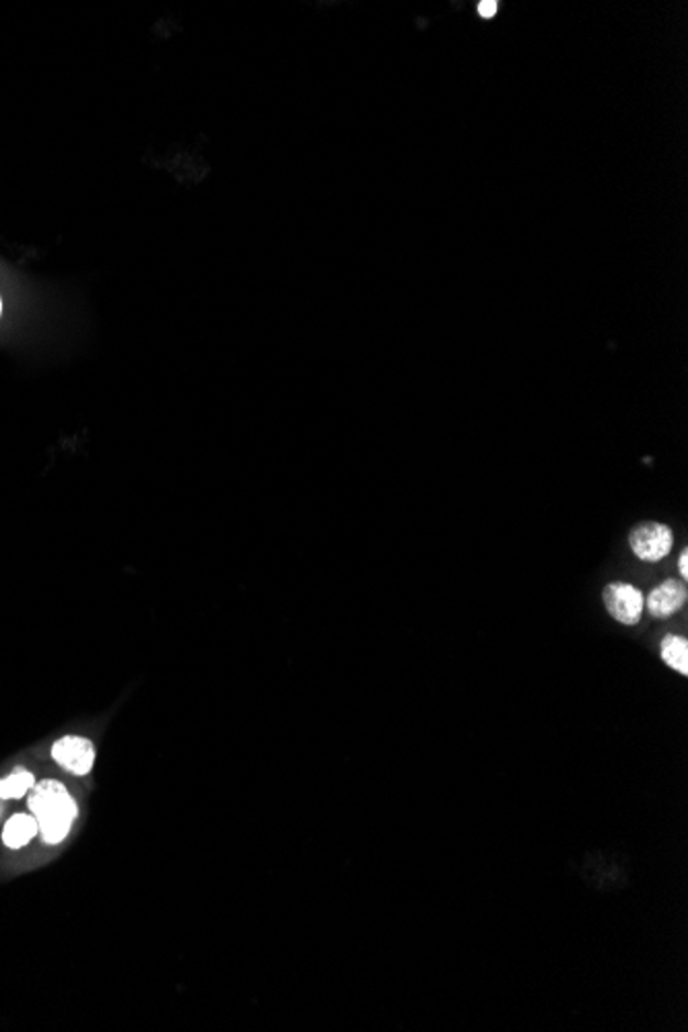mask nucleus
<instances>
[{
    "instance_id": "9b49d317",
    "label": "nucleus",
    "mask_w": 688,
    "mask_h": 1032,
    "mask_svg": "<svg viewBox=\"0 0 688 1032\" xmlns=\"http://www.w3.org/2000/svg\"><path fill=\"white\" fill-rule=\"evenodd\" d=\"M2 802H4V800H2V798H0V812H2Z\"/></svg>"
},
{
    "instance_id": "20e7f679",
    "label": "nucleus",
    "mask_w": 688,
    "mask_h": 1032,
    "mask_svg": "<svg viewBox=\"0 0 688 1032\" xmlns=\"http://www.w3.org/2000/svg\"><path fill=\"white\" fill-rule=\"evenodd\" d=\"M687 598V581L666 579L645 596V610L650 612L652 619L666 621L676 617L685 608Z\"/></svg>"
},
{
    "instance_id": "9d476101",
    "label": "nucleus",
    "mask_w": 688,
    "mask_h": 1032,
    "mask_svg": "<svg viewBox=\"0 0 688 1032\" xmlns=\"http://www.w3.org/2000/svg\"><path fill=\"white\" fill-rule=\"evenodd\" d=\"M678 572H680V577H683V581H687V577H688V551L687 548H683V551H680V555H678Z\"/></svg>"
},
{
    "instance_id": "0eeeda50",
    "label": "nucleus",
    "mask_w": 688,
    "mask_h": 1032,
    "mask_svg": "<svg viewBox=\"0 0 688 1032\" xmlns=\"http://www.w3.org/2000/svg\"><path fill=\"white\" fill-rule=\"evenodd\" d=\"M662 662L680 676H688V640L683 635H666L659 643Z\"/></svg>"
},
{
    "instance_id": "f8f14e48",
    "label": "nucleus",
    "mask_w": 688,
    "mask_h": 1032,
    "mask_svg": "<svg viewBox=\"0 0 688 1032\" xmlns=\"http://www.w3.org/2000/svg\"><path fill=\"white\" fill-rule=\"evenodd\" d=\"M0 315H2V299H0Z\"/></svg>"
},
{
    "instance_id": "1a4fd4ad",
    "label": "nucleus",
    "mask_w": 688,
    "mask_h": 1032,
    "mask_svg": "<svg viewBox=\"0 0 688 1032\" xmlns=\"http://www.w3.org/2000/svg\"><path fill=\"white\" fill-rule=\"evenodd\" d=\"M478 15L482 19H491V16L497 15V2H492V0L478 2Z\"/></svg>"
},
{
    "instance_id": "f257e3e1",
    "label": "nucleus",
    "mask_w": 688,
    "mask_h": 1032,
    "mask_svg": "<svg viewBox=\"0 0 688 1032\" xmlns=\"http://www.w3.org/2000/svg\"><path fill=\"white\" fill-rule=\"evenodd\" d=\"M30 810L37 820L42 839L49 845L63 843L75 819L79 817V806L70 791L56 779L35 781L30 789Z\"/></svg>"
},
{
    "instance_id": "7ed1b4c3",
    "label": "nucleus",
    "mask_w": 688,
    "mask_h": 1032,
    "mask_svg": "<svg viewBox=\"0 0 688 1032\" xmlns=\"http://www.w3.org/2000/svg\"><path fill=\"white\" fill-rule=\"evenodd\" d=\"M602 602L610 619L624 626L640 624L645 612V596L643 591L629 584V581H612L602 591Z\"/></svg>"
},
{
    "instance_id": "423d86ee",
    "label": "nucleus",
    "mask_w": 688,
    "mask_h": 1032,
    "mask_svg": "<svg viewBox=\"0 0 688 1032\" xmlns=\"http://www.w3.org/2000/svg\"><path fill=\"white\" fill-rule=\"evenodd\" d=\"M35 835H40V829L33 814H15L7 820L2 829V841L9 850L25 847Z\"/></svg>"
},
{
    "instance_id": "f03ea898",
    "label": "nucleus",
    "mask_w": 688,
    "mask_h": 1032,
    "mask_svg": "<svg viewBox=\"0 0 688 1032\" xmlns=\"http://www.w3.org/2000/svg\"><path fill=\"white\" fill-rule=\"evenodd\" d=\"M629 546L641 563L654 565L673 553L674 530L670 525L654 520L641 522L629 532Z\"/></svg>"
},
{
    "instance_id": "39448f33",
    "label": "nucleus",
    "mask_w": 688,
    "mask_h": 1032,
    "mask_svg": "<svg viewBox=\"0 0 688 1032\" xmlns=\"http://www.w3.org/2000/svg\"><path fill=\"white\" fill-rule=\"evenodd\" d=\"M52 758L73 775H87L96 763V748L91 740L82 736L60 737L52 746Z\"/></svg>"
},
{
    "instance_id": "6e6552de",
    "label": "nucleus",
    "mask_w": 688,
    "mask_h": 1032,
    "mask_svg": "<svg viewBox=\"0 0 688 1032\" xmlns=\"http://www.w3.org/2000/svg\"><path fill=\"white\" fill-rule=\"evenodd\" d=\"M35 786V777L23 767L13 770L9 777L0 779V798L2 800H21L30 789Z\"/></svg>"
}]
</instances>
